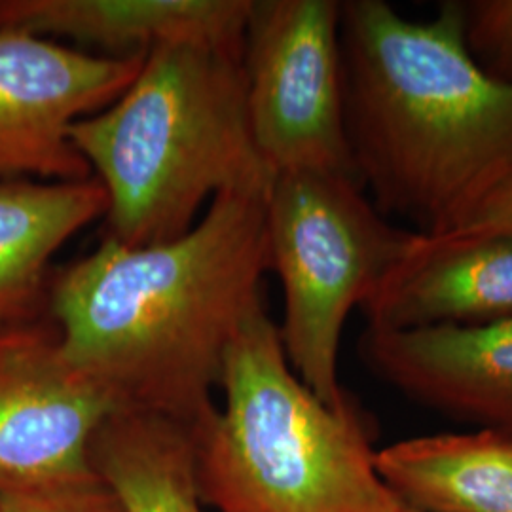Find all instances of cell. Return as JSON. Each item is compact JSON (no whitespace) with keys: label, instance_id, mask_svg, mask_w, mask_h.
I'll use <instances>...</instances> for the list:
<instances>
[{"label":"cell","instance_id":"6","mask_svg":"<svg viewBox=\"0 0 512 512\" xmlns=\"http://www.w3.org/2000/svg\"><path fill=\"white\" fill-rule=\"evenodd\" d=\"M338 0H253L243 35L251 131L275 175L355 177L346 133ZM359 181V179H357Z\"/></svg>","mask_w":512,"mask_h":512},{"label":"cell","instance_id":"1","mask_svg":"<svg viewBox=\"0 0 512 512\" xmlns=\"http://www.w3.org/2000/svg\"><path fill=\"white\" fill-rule=\"evenodd\" d=\"M268 194H220L181 238L126 247L105 236L55 268L48 317L63 353L116 410L192 427L217 412L226 355L266 308Z\"/></svg>","mask_w":512,"mask_h":512},{"label":"cell","instance_id":"15","mask_svg":"<svg viewBox=\"0 0 512 512\" xmlns=\"http://www.w3.org/2000/svg\"><path fill=\"white\" fill-rule=\"evenodd\" d=\"M0 512H128L92 469L46 484L0 494Z\"/></svg>","mask_w":512,"mask_h":512},{"label":"cell","instance_id":"7","mask_svg":"<svg viewBox=\"0 0 512 512\" xmlns=\"http://www.w3.org/2000/svg\"><path fill=\"white\" fill-rule=\"evenodd\" d=\"M145 55L103 57L0 29V181L93 177L74 148L73 126L109 107L137 76Z\"/></svg>","mask_w":512,"mask_h":512},{"label":"cell","instance_id":"10","mask_svg":"<svg viewBox=\"0 0 512 512\" xmlns=\"http://www.w3.org/2000/svg\"><path fill=\"white\" fill-rule=\"evenodd\" d=\"M368 329L484 325L512 319V232L478 238L416 234L363 304Z\"/></svg>","mask_w":512,"mask_h":512},{"label":"cell","instance_id":"12","mask_svg":"<svg viewBox=\"0 0 512 512\" xmlns=\"http://www.w3.org/2000/svg\"><path fill=\"white\" fill-rule=\"evenodd\" d=\"M107 209V192L95 177L0 181V330L48 317L54 256Z\"/></svg>","mask_w":512,"mask_h":512},{"label":"cell","instance_id":"9","mask_svg":"<svg viewBox=\"0 0 512 512\" xmlns=\"http://www.w3.org/2000/svg\"><path fill=\"white\" fill-rule=\"evenodd\" d=\"M366 366L408 399L478 429L512 433V319L484 325L368 329Z\"/></svg>","mask_w":512,"mask_h":512},{"label":"cell","instance_id":"14","mask_svg":"<svg viewBox=\"0 0 512 512\" xmlns=\"http://www.w3.org/2000/svg\"><path fill=\"white\" fill-rule=\"evenodd\" d=\"M88 459L128 512H205L192 425L114 410L95 431Z\"/></svg>","mask_w":512,"mask_h":512},{"label":"cell","instance_id":"11","mask_svg":"<svg viewBox=\"0 0 512 512\" xmlns=\"http://www.w3.org/2000/svg\"><path fill=\"white\" fill-rule=\"evenodd\" d=\"M253 0H0V29L103 57L145 55L165 44L243 42Z\"/></svg>","mask_w":512,"mask_h":512},{"label":"cell","instance_id":"2","mask_svg":"<svg viewBox=\"0 0 512 512\" xmlns=\"http://www.w3.org/2000/svg\"><path fill=\"white\" fill-rule=\"evenodd\" d=\"M340 42L359 183L421 236L452 232L512 175V84L469 52L456 0L429 19L346 0Z\"/></svg>","mask_w":512,"mask_h":512},{"label":"cell","instance_id":"5","mask_svg":"<svg viewBox=\"0 0 512 512\" xmlns=\"http://www.w3.org/2000/svg\"><path fill=\"white\" fill-rule=\"evenodd\" d=\"M270 272L283 287L277 327L296 376L321 401H351L338 380L344 327L416 238L385 219L355 177L329 171L275 175L266 202Z\"/></svg>","mask_w":512,"mask_h":512},{"label":"cell","instance_id":"16","mask_svg":"<svg viewBox=\"0 0 512 512\" xmlns=\"http://www.w3.org/2000/svg\"><path fill=\"white\" fill-rule=\"evenodd\" d=\"M465 40L478 65L512 84V0L463 2Z\"/></svg>","mask_w":512,"mask_h":512},{"label":"cell","instance_id":"4","mask_svg":"<svg viewBox=\"0 0 512 512\" xmlns=\"http://www.w3.org/2000/svg\"><path fill=\"white\" fill-rule=\"evenodd\" d=\"M224 406L194 427L196 482L215 512H414L376 471L372 421L296 376L266 308L226 355Z\"/></svg>","mask_w":512,"mask_h":512},{"label":"cell","instance_id":"8","mask_svg":"<svg viewBox=\"0 0 512 512\" xmlns=\"http://www.w3.org/2000/svg\"><path fill=\"white\" fill-rule=\"evenodd\" d=\"M112 406L74 368L50 317L0 330V494L90 471Z\"/></svg>","mask_w":512,"mask_h":512},{"label":"cell","instance_id":"13","mask_svg":"<svg viewBox=\"0 0 512 512\" xmlns=\"http://www.w3.org/2000/svg\"><path fill=\"white\" fill-rule=\"evenodd\" d=\"M385 486L414 512H512V433L476 429L376 450Z\"/></svg>","mask_w":512,"mask_h":512},{"label":"cell","instance_id":"17","mask_svg":"<svg viewBox=\"0 0 512 512\" xmlns=\"http://www.w3.org/2000/svg\"><path fill=\"white\" fill-rule=\"evenodd\" d=\"M512 232V175L444 238H478Z\"/></svg>","mask_w":512,"mask_h":512},{"label":"cell","instance_id":"3","mask_svg":"<svg viewBox=\"0 0 512 512\" xmlns=\"http://www.w3.org/2000/svg\"><path fill=\"white\" fill-rule=\"evenodd\" d=\"M241 54L243 42L154 48L109 107L74 124V148L109 198L107 238L164 243L184 236L220 194L270 192Z\"/></svg>","mask_w":512,"mask_h":512}]
</instances>
